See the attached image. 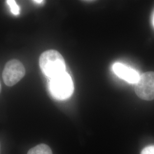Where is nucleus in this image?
I'll return each instance as SVG.
<instances>
[{
  "instance_id": "nucleus-3",
  "label": "nucleus",
  "mask_w": 154,
  "mask_h": 154,
  "mask_svg": "<svg viewBox=\"0 0 154 154\" xmlns=\"http://www.w3.org/2000/svg\"><path fill=\"white\" fill-rule=\"evenodd\" d=\"M25 74V69L17 60L8 61L2 72L4 82L8 86H13L18 82Z\"/></svg>"
},
{
  "instance_id": "nucleus-10",
  "label": "nucleus",
  "mask_w": 154,
  "mask_h": 154,
  "mask_svg": "<svg viewBox=\"0 0 154 154\" xmlns=\"http://www.w3.org/2000/svg\"><path fill=\"white\" fill-rule=\"evenodd\" d=\"M152 25H153L154 27V13L153 14V16H152Z\"/></svg>"
},
{
  "instance_id": "nucleus-8",
  "label": "nucleus",
  "mask_w": 154,
  "mask_h": 154,
  "mask_svg": "<svg viewBox=\"0 0 154 154\" xmlns=\"http://www.w3.org/2000/svg\"><path fill=\"white\" fill-rule=\"evenodd\" d=\"M141 154H154V145L149 146L142 151Z\"/></svg>"
},
{
  "instance_id": "nucleus-11",
  "label": "nucleus",
  "mask_w": 154,
  "mask_h": 154,
  "mask_svg": "<svg viewBox=\"0 0 154 154\" xmlns=\"http://www.w3.org/2000/svg\"><path fill=\"white\" fill-rule=\"evenodd\" d=\"M1 83H0V93H1Z\"/></svg>"
},
{
  "instance_id": "nucleus-4",
  "label": "nucleus",
  "mask_w": 154,
  "mask_h": 154,
  "mask_svg": "<svg viewBox=\"0 0 154 154\" xmlns=\"http://www.w3.org/2000/svg\"><path fill=\"white\" fill-rule=\"evenodd\" d=\"M135 91L140 99L145 100L154 99V72L143 73L135 85Z\"/></svg>"
},
{
  "instance_id": "nucleus-9",
  "label": "nucleus",
  "mask_w": 154,
  "mask_h": 154,
  "mask_svg": "<svg viewBox=\"0 0 154 154\" xmlns=\"http://www.w3.org/2000/svg\"><path fill=\"white\" fill-rule=\"evenodd\" d=\"M33 2L37 3V4H41L44 2V1H37V0H36V1H33Z\"/></svg>"
},
{
  "instance_id": "nucleus-2",
  "label": "nucleus",
  "mask_w": 154,
  "mask_h": 154,
  "mask_svg": "<svg viewBox=\"0 0 154 154\" xmlns=\"http://www.w3.org/2000/svg\"><path fill=\"white\" fill-rule=\"evenodd\" d=\"M49 88L55 98L64 100L72 95L74 91V84L70 75L65 72L50 78Z\"/></svg>"
},
{
  "instance_id": "nucleus-7",
  "label": "nucleus",
  "mask_w": 154,
  "mask_h": 154,
  "mask_svg": "<svg viewBox=\"0 0 154 154\" xmlns=\"http://www.w3.org/2000/svg\"><path fill=\"white\" fill-rule=\"evenodd\" d=\"M8 5L10 6L11 13L14 15H18L20 14V8L17 5L16 1L8 0L6 1Z\"/></svg>"
},
{
  "instance_id": "nucleus-5",
  "label": "nucleus",
  "mask_w": 154,
  "mask_h": 154,
  "mask_svg": "<svg viewBox=\"0 0 154 154\" xmlns=\"http://www.w3.org/2000/svg\"><path fill=\"white\" fill-rule=\"evenodd\" d=\"M112 69L118 77L130 83L136 84L140 76L135 70L121 63H116L114 64Z\"/></svg>"
},
{
  "instance_id": "nucleus-1",
  "label": "nucleus",
  "mask_w": 154,
  "mask_h": 154,
  "mask_svg": "<svg viewBox=\"0 0 154 154\" xmlns=\"http://www.w3.org/2000/svg\"><path fill=\"white\" fill-rule=\"evenodd\" d=\"M39 63L42 72L50 78L66 72L65 60L55 50H49L44 52L39 57Z\"/></svg>"
},
{
  "instance_id": "nucleus-6",
  "label": "nucleus",
  "mask_w": 154,
  "mask_h": 154,
  "mask_svg": "<svg viewBox=\"0 0 154 154\" xmlns=\"http://www.w3.org/2000/svg\"><path fill=\"white\" fill-rule=\"evenodd\" d=\"M27 154H53L49 147L45 144H40L30 149Z\"/></svg>"
}]
</instances>
